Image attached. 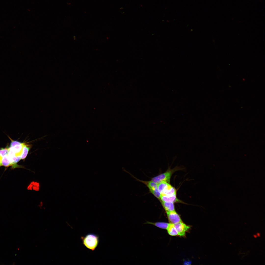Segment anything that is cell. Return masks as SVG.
<instances>
[{
    "label": "cell",
    "mask_w": 265,
    "mask_h": 265,
    "mask_svg": "<svg viewBox=\"0 0 265 265\" xmlns=\"http://www.w3.org/2000/svg\"><path fill=\"white\" fill-rule=\"evenodd\" d=\"M80 238L83 244L91 251H94L98 245L99 236L94 234L89 233L84 236H81Z\"/></svg>",
    "instance_id": "cell-1"
},
{
    "label": "cell",
    "mask_w": 265,
    "mask_h": 265,
    "mask_svg": "<svg viewBox=\"0 0 265 265\" xmlns=\"http://www.w3.org/2000/svg\"><path fill=\"white\" fill-rule=\"evenodd\" d=\"M180 169V167L177 166L172 169L169 167L165 172L152 178L151 181L157 184L163 182L169 183L173 173L175 171Z\"/></svg>",
    "instance_id": "cell-2"
},
{
    "label": "cell",
    "mask_w": 265,
    "mask_h": 265,
    "mask_svg": "<svg viewBox=\"0 0 265 265\" xmlns=\"http://www.w3.org/2000/svg\"><path fill=\"white\" fill-rule=\"evenodd\" d=\"M137 180L145 184L148 188L150 192L156 197L160 200V194L158 191L157 184L152 181H145Z\"/></svg>",
    "instance_id": "cell-3"
},
{
    "label": "cell",
    "mask_w": 265,
    "mask_h": 265,
    "mask_svg": "<svg viewBox=\"0 0 265 265\" xmlns=\"http://www.w3.org/2000/svg\"><path fill=\"white\" fill-rule=\"evenodd\" d=\"M174 225L177 231L178 235L180 236H184L186 232L190 228L189 226L187 225L182 221Z\"/></svg>",
    "instance_id": "cell-4"
},
{
    "label": "cell",
    "mask_w": 265,
    "mask_h": 265,
    "mask_svg": "<svg viewBox=\"0 0 265 265\" xmlns=\"http://www.w3.org/2000/svg\"><path fill=\"white\" fill-rule=\"evenodd\" d=\"M11 142L10 147L13 151L16 156H20L23 146L25 143L13 140L11 139Z\"/></svg>",
    "instance_id": "cell-5"
},
{
    "label": "cell",
    "mask_w": 265,
    "mask_h": 265,
    "mask_svg": "<svg viewBox=\"0 0 265 265\" xmlns=\"http://www.w3.org/2000/svg\"><path fill=\"white\" fill-rule=\"evenodd\" d=\"M166 213L170 223L174 224L182 221L180 216L175 211L167 212Z\"/></svg>",
    "instance_id": "cell-6"
},
{
    "label": "cell",
    "mask_w": 265,
    "mask_h": 265,
    "mask_svg": "<svg viewBox=\"0 0 265 265\" xmlns=\"http://www.w3.org/2000/svg\"><path fill=\"white\" fill-rule=\"evenodd\" d=\"M8 156L12 165L16 164L21 159L20 156H16L13 151L10 147L9 148Z\"/></svg>",
    "instance_id": "cell-7"
},
{
    "label": "cell",
    "mask_w": 265,
    "mask_h": 265,
    "mask_svg": "<svg viewBox=\"0 0 265 265\" xmlns=\"http://www.w3.org/2000/svg\"><path fill=\"white\" fill-rule=\"evenodd\" d=\"M172 186L169 183L163 182L157 184L158 191L160 195H163Z\"/></svg>",
    "instance_id": "cell-8"
},
{
    "label": "cell",
    "mask_w": 265,
    "mask_h": 265,
    "mask_svg": "<svg viewBox=\"0 0 265 265\" xmlns=\"http://www.w3.org/2000/svg\"><path fill=\"white\" fill-rule=\"evenodd\" d=\"M160 200L166 202H181L177 198L176 194L171 196H167L160 195Z\"/></svg>",
    "instance_id": "cell-9"
},
{
    "label": "cell",
    "mask_w": 265,
    "mask_h": 265,
    "mask_svg": "<svg viewBox=\"0 0 265 265\" xmlns=\"http://www.w3.org/2000/svg\"><path fill=\"white\" fill-rule=\"evenodd\" d=\"M163 207L166 212L175 211L173 203L161 201Z\"/></svg>",
    "instance_id": "cell-10"
},
{
    "label": "cell",
    "mask_w": 265,
    "mask_h": 265,
    "mask_svg": "<svg viewBox=\"0 0 265 265\" xmlns=\"http://www.w3.org/2000/svg\"><path fill=\"white\" fill-rule=\"evenodd\" d=\"M31 147V145L24 144L20 155L21 159L24 160L26 158Z\"/></svg>",
    "instance_id": "cell-11"
},
{
    "label": "cell",
    "mask_w": 265,
    "mask_h": 265,
    "mask_svg": "<svg viewBox=\"0 0 265 265\" xmlns=\"http://www.w3.org/2000/svg\"><path fill=\"white\" fill-rule=\"evenodd\" d=\"M146 223L153 225L161 229H166L169 224V223L164 222H152L148 221Z\"/></svg>",
    "instance_id": "cell-12"
},
{
    "label": "cell",
    "mask_w": 265,
    "mask_h": 265,
    "mask_svg": "<svg viewBox=\"0 0 265 265\" xmlns=\"http://www.w3.org/2000/svg\"><path fill=\"white\" fill-rule=\"evenodd\" d=\"M166 229L169 235L172 236L178 235V232L174 224L169 223Z\"/></svg>",
    "instance_id": "cell-13"
},
{
    "label": "cell",
    "mask_w": 265,
    "mask_h": 265,
    "mask_svg": "<svg viewBox=\"0 0 265 265\" xmlns=\"http://www.w3.org/2000/svg\"><path fill=\"white\" fill-rule=\"evenodd\" d=\"M2 165L5 167H8L12 165L8 158V155L2 157L1 159Z\"/></svg>",
    "instance_id": "cell-14"
},
{
    "label": "cell",
    "mask_w": 265,
    "mask_h": 265,
    "mask_svg": "<svg viewBox=\"0 0 265 265\" xmlns=\"http://www.w3.org/2000/svg\"><path fill=\"white\" fill-rule=\"evenodd\" d=\"M9 150V148H2L0 150V156L2 157L4 156L8 155Z\"/></svg>",
    "instance_id": "cell-15"
},
{
    "label": "cell",
    "mask_w": 265,
    "mask_h": 265,
    "mask_svg": "<svg viewBox=\"0 0 265 265\" xmlns=\"http://www.w3.org/2000/svg\"><path fill=\"white\" fill-rule=\"evenodd\" d=\"M184 264H186V265H188H188H189V264H190L191 262H190V261H184Z\"/></svg>",
    "instance_id": "cell-16"
},
{
    "label": "cell",
    "mask_w": 265,
    "mask_h": 265,
    "mask_svg": "<svg viewBox=\"0 0 265 265\" xmlns=\"http://www.w3.org/2000/svg\"><path fill=\"white\" fill-rule=\"evenodd\" d=\"M1 159H2V157H1L0 156V166H2V164H1Z\"/></svg>",
    "instance_id": "cell-17"
},
{
    "label": "cell",
    "mask_w": 265,
    "mask_h": 265,
    "mask_svg": "<svg viewBox=\"0 0 265 265\" xmlns=\"http://www.w3.org/2000/svg\"><path fill=\"white\" fill-rule=\"evenodd\" d=\"M256 235L257 237H260V233L259 232H257L256 234Z\"/></svg>",
    "instance_id": "cell-18"
},
{
    "label": "cell",
    "mask_w": 265,
    "mask_h": 265,
    "mask_svg": "<svg viewBox=\"0 0 265 265\" xmlns=\"http://www.w3.org/2000/svg\"><path fill=\"white\" fill-rule=\"evenodd\" d=\"M253 236V237H254V238H257V235H255V234H254V235Z\"/></svg>",
    "instance_id": "cell-19"
}]
</instances>
